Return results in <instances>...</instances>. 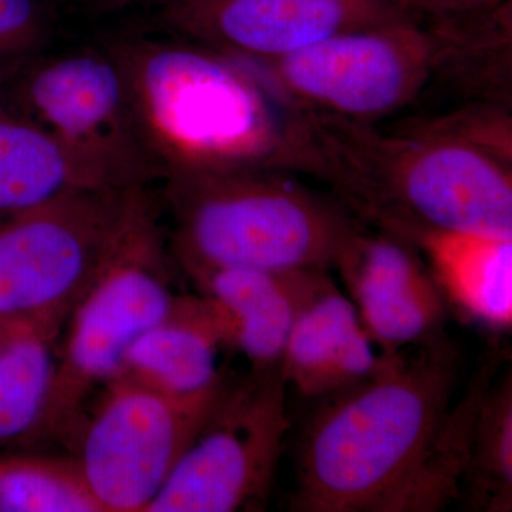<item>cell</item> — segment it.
Instances as JSON below:
<instances>
[{"label":"cell","instance_id":"obj_14","mask_svg":"<svg viewBox=\"0 0 512 512\" xmlns=\"http://www.w3.org/2000/svg\"><path fill=\"white\" fill-rule=\"evenodd\" d=\"M227 346L224 320L207 296H177L163 322L138 336L119 373L168 396H192L222 382L218 350Z\"/></svg>","mask_w":512,"mask_h":512},{"label":"cell","instance_id":"obj_21","mask_svg":"<svg viewBox=\"0 0 512 512\" xmlns=\"http://www.w3.org/2000/svg\"><path fill=\"white\" fill-rule=\"evenodd\" d=\"M50 35L52 19L40 0H0V76L42 55Z\"/></svg>","mask_w":512,"mask_h":512},{"label":"cell","instance_id":"obj_12","mask_svg":"<svg viewBox=\"0 0 512 512\" xmlns=\"http://www.w3.org/2000/svg\"><path fill=\"white\" fill-rule=\"evenodd\" d=\"M335 269L383 355L439 335L444 318L440 289L410 242L362 225Z\"/></svg>","mask_w":512,"mask_h":512},{"label":"cell","instance_id":"obj_18","mask_svg":"<svg viewBox=\"0 0 512 512\" xmlns=\"http://www.w3.org/2000/svg\"><path fill=\"white\" fill-rule=\"evenodd\" d=\"M56 342L9 330L0 342V448L36 447L56 369Z\"/></svg>","mask_w":512,"mask_h":512},{"label":"cell","instance_id":"obj_16","mask_svg":"<svg viewBox=\"0 0 512 512\" xmlns=\"http://www.w3.org/2000/svg\"><path fill=\"white\" fill-rule=\"evenodd\" d=\"M410 244L426 256L434 282L460 311L491 328H511L512 238L423 231Z\"/></svg>","mask_w":512,"mask_h":512},{"label":"cell","instance_id":"obj_9","mask_svg":"<svg viewBox=\"0 0 512 512\" xmlns=\"http://www.w3.org/2000/svg\"><path fill=\"white\" fill-rule=\"evenodd\" d=\"M231 382L183 397L123 376L100 387L70 451L104 512H146Z\"/></svg>","mask_w":512,"mask_h":512},{"label":"cell","instance_id":"obj_19","mask_svg":"<svg viewBox=\"0 0 512 512\" xmlns=\"http://www.w3.org/2000/svg\"><path fill=\"white\" fill-rule=\"evenodd\" d=\"M461 493L473 510L510 512L512 507L511 369L495 376L478 409Z\"/></svg>","mask_w":512,"mask_h":512},{"label":"cell","instance_id":"obj_15","mask_svg":"<svg viewBox=\"0 0 512 512\" xmlns=\"http://www.w3.org/2000/svg\"><path fill=\"white\" fill-rule=\"evenodd\" d=\"M299 271L224 268L190 276L220 311L227 346L244 353L252 370L281 366L295 318Z\"/></svg>","mask_w":512,"mask_h":512},{"label":"cell","instance_id":"obj_17","mask_svg":"<svg viewBox=\"0 0 512 512\" xmlns=\"http://www.w3.org/2000/svg\"><path fill=\"white\" fill-rule=\"evenodd\" d=\"M99 188L42 127L0 109V221L62 195Z\"/></svg>","mask_w":512,"mask_h":512},{"label":"cell","instance_id":"obj_13","mask_svg":"<svg viewBox=\"0 0 512 512\" xmlns=\"http://www.w3.org/2000/svg\"><path fill=\"white\" fill-rule=\"evenodd\" d=\"M355 303L325 269H301L282 375L302 396L322 397L372 375L382 362Z\"/></svg>","mask_w":512,"mask_h":512},{"label":"cell","instance_id":"obj_1","mask_svg":"<svg viewBox=\"0 0 512 512\" xmlns=\"http://www.w3.org/2000/svg\"><path fill=\"white\" fill-rule=\"evenodd\" d=\"M104 45L119 63L160 180L235 170L322 180L312 114L286 100L255 64L161 29L121 33Z\"/></svg>","mask_w":512,"mask_h":512},{"label":"cell","instance_id":"obj_7","mask_svg":"<svg viewBox=\"0 0 512 512\" xmlns=\"http://www.w3.org/2000/svg\"><path fill=\"white\" fill-rule=\"evenodd\" d=\"M8 83L9 110L55 138L96 187L128 190L160 180L106 45L43 52L9 73Z\"/></svg>","mask_w":512,"mask_h":512},{"label":"cell","instance_id":"obj_22","mask_svg":"<svg viewBox=\"0 0 512 512\" xmlns=\"http://www.w3.org/2000/svg\"><path fill=\"white\" fill-rule=\"evenodd\" d=\"M404 10L420 20H454L484 15L510 5L511 0H400Z\"/></svg>","mask_w":512,"mask_h":512},{"label":"cell","instance_id":"obj_6","mask_svg":"<svg viewBox=\"0 0 512 512\" xmlns=\"http://www.w3.org/2000/svg\"><path fill=\"white\" fill-rule=\"evenodd\" d=\"M130 190H77L0 221L6 329L56 342L113 244Z\"/></svg>","mask_w":512,"mask_h":512},{"label":"cell","instance_id":"obj_4","mask_svg":"<svg viewBox=\"0 0 512 512\" xmlns=\"http://www.w3.org/2000/svg\"><path fill=\"white\" fill-rule=\"evenodd\" d=\"M174 262L188 276L212 269L335 268L362 222L298 174L235 170L165 178Z\"/></svg>","mask_w":512,"mask_h":512},{"label":"cell","instance_id":"obj_5","mask_svg":"<svg viewBox=\"0 0 512 512\" xmlns=\"http://www.w3.org/2000/svg\"><path fill=\"white\" fill-rule=\"evenodd\" d=\"M151 185L128 191L119 231L67 320L37 444L72 446L86 404L119 373L128 346L170 316L174 258Z\"/></svg>","mask_w":512,"mask_h":512},{"label":"cell","instance_id":"obj_23","mask_svg":"<svg viewBox=\"0 0 512 512\" xmlns=\"http://www.w3.org/2000/svg\"><path fill=\"white\" fill-rule=\"evenodd\" d=\"M173 0H83L84 6L97 15H117L141 6L156 5L157 8L167 5Z\"/></svg>","mask_w":512,"mask_h":512},{"label":"cell","instance_id":"obj_10","mask_svg":"<svg viewBox=\"0 0 512 512\" xmlns=\"http://www.w3.org/2000/svg\"><path fill=\"white\" fill-rule=\"evenodd\" d=\"M281 366L232 380L146 512L264 510L291 420Z\"/></svg>","mask_w":512,"mask_h":512},{"label":"cell","instance_id":"obj_24","mask_svg":"<svg viewBox=\"0 0 512 512\" xmlns=\"http://www.w3.org/2000/svg\"><path fill=\"white\" fill-rule=\"evenodd\" d=\"M9 330L5 328V326L0 323V342L5 339V336L8 335Z\"/></svg>","mask_w":512,"mask_h":512},{"label":"cell","instance_id":"obj_8","mask_svg":"<svg viewBox=\"0 0 512 512\" xmlns=\"http://www.w3.org/2000/svg\"><path fill=\"white\" fill-rule=\"evenodd\" d=\"M440 55L436 30L406 15L339 33L276 62L252 64L306 113L379 124L426 92Z\"/></svg>","mask_w":512,"mask_h":512},{"label":"cell","instance_id":"obj_11","mask_svg":"<svg viewBox=\"0 0 512 512\" xmlns=\"http://www.w3.org/2000/svg\"><path fill=\"white\" fill-rule=\"evenodd\" d=\"M406 15L400 0H173L158 8L157 23L171 35L265 64Z\"/></svg>","mask_w":512,"mask_h":512},{"label":"cell","instance_id":"obj_2","mask_svg":"<svg viewBox=\"0 0 512 512\" xmlns=\"http://www.w3.org/2000/svg\"><path fill=\"white\" fill-rule=\"evenodd\" d=\"M383 355L362 382L319 397L298 443V512H431V466L457 382L440 335Z\"/></svg>","mask_w":512,"mask_h":512},{"label":"cell","instance_id":"obj_20","mask_svg":"<svg viewBox=\"0 0 512 512\" xmlns=\"http://www.w3.org/2000/svg\"><path fill=\"white\" fill-rule=\"evenodd\" d=\"M0 512H104L76 458L0 450Z\"/></svg>","mask_w":512,"mask_h":512},{"label":"cell","instance_id":"obj_3","mask_svg":"<svg viewBox=\"0 0 512 512\" xmlns=\"http://www.w3.org/2000/svg\"><path fill=\"white\" fill-rule=\"evenodd\" d=\"M322 181L356 218L410 242L423 231L512 238V138L461 114L419 126L313 114Z\"/></svg>","mask_w":512,"mask_h":512}]
</instances>
